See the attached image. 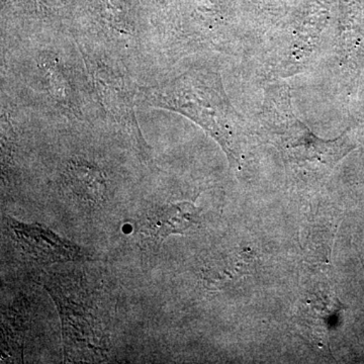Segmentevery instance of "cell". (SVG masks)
<instances>
[{
  "instance_id": "1",
  "label": "cell",
  "mask_w": 364,
  "mask_h": 364,
  "mask_svg": "<svg viewBox=\"0 0 364 364\" xmlns=\"http://www.w3.org/2000/svg\"><path fill=\"white\" fill-rule=\"evenodd\" d=\"M219 91L218 82L212 76L186 73L162 85L140 87L138 95L152 107L191 117L218 141L228 156L235 160L236 152L226 122V105Z\"/></svg>"
},
{
  "instance_id": "2",
  "label": "cell",
  "mask_w": 364,
  "mask_h": 364,
  "mask_svg": "<svg viewBox=\"0 0 364 364\" xmlns=\"http://www.w3.org/2000/svg\"><path fill=\"white\" fill-rule=\"evenodd\" d=\"M86 68L102 104L126 132L144 159H149V146L144 140L136 119L133 86L117 64L98 55L85 54Z\"/></svg>"
},
{
  "instance_id": "3",
  "label": "cell",
  "mask_w": 364,
  "mask_h": 364,
  "mask_svg": "<svg viewBox=\"0 0 364 364\" xmlns=\"http://www.w3.org/2000/svg\"><path fill=\"white\" fill-rule=\"evenodd\" d=\"M43 286L58 306L63 327L66 359L102 358L105 336L93 315L92 306L82 304L83 299L68 296L59 279H42Z\"/></svg>"
},
{
  "instance_id": "4",
  "label": "cell",
  "mask_w": 364,
  "mask_h": 364,
  "mask_svg": "<svg viewBox=\"0 0 364 364\" xmlns=\"http://www.w3.org/2000/svg\"><path fill=\"white\" fill-rule=\"evenodd\" d=\"M21 250L42 263L66 262L85 259V251L39 224H25L9 219Z\"/></svg>"
},
{
  "instance_id": "5",
  "label": "cell",
  "mask_w": 364,
  "mask_h": 364,
  "mask_svg": "<svg viewBox=\"0 0 364 364\" xmlns=\"http://www.w3.org/2000/svg\"><path fill=\"white\" fill-rule=\"evenodd\" d=\"M279 146L289 160L321 163L326 166H334L353 149V146L343 139L321 140L301 123L291 127L286 135L282 136Z\"/></svg>"
},
{
  "instance_id": "6",
  "label": "cell",
  "mask_w": 364,
  "mask_h": 364,
  "mask_svg": "<svg viewBox=\"0 0 364 364\" xmlns=\"http://www.w3.org/2000/svg\"><path fill=\"white\" fill-rule=\"evenodd\" d=\"M200 222V210L193 203H171L149 212L144 225V233L152 243L159 246L171 235L186 233Z\"/></svg>"
},
{
  "instance_id": "7",
  "label": "cell",
  "mask_w": 364,
  "mask_h": 364,
  "mask_svg": "<svg viewBox=\"0 0 364 364\" xmlns=\"http://www.w3.org/2000/svg\"><path fill=\"white\" fill-rule=\"evenodd\" d=\"M63 181L79 202L87 205H100L107 195L104 172L97 165L82 159H73L67 165Z\"/></svg>"
}]
</instances>
